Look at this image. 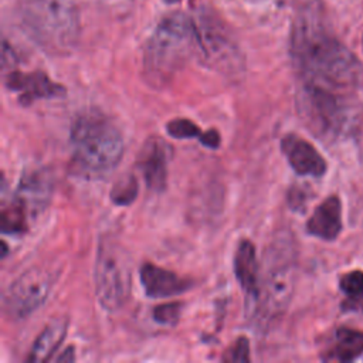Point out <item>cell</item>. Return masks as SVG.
Returning <instances> with one entry per match:
<instances>
[{
    "label": "cell",
    "instance_id": "cell-6",
    "mask_svg": "<svg viewBox=\"0 0 363 363\" xmlns=\"http://www.w3.org/2000/svg\"><path fill=\"white\" fill-rule=\"evenodd\" d=\"M259 284L258 319L269 323L286 309L295 285L294 257L285 242L269 248L265 272Z\"/></svg>",
    "mask_w": 363,
    "mask_h": 363
},
{
    "label": "cell",
    "instance_id": "cell-8",
    "mask_svg": "<svg viewBox=\"0 0 363 363\" xmlns=\"http://www.w3.org/2000/svg\"><path fill=\"white\" fill-rule=\"evenodd\" d=\"M197 35V58L223 74H237L244 68V57L225 24L207 10L193 16Z\"/></svg>",
    "mask_w": 363,
    "mask_h": 363
},
{
    "label": "cell",
    "instance_id": "cell-7",
    "mask_svg": "<svg viewBox=\"0 0 363 363\" xmlns=\"http://www.w3.org/2000/svg\"><path fill=\"white\" fill-rule=\"evenodd\" d=\"M130 262L122 247L111 240H101L94 268L95 292L108 312L121 309L130 294Z\"/></svg>",
    "mask_w": 363,
    "mask_h": 363
},
{
    "label": "cell",
    "instance_id": "cell-25",
    "mask_svg": "<svg viewBox=\"0 0 363 363\" xmlns=\"http://www.w3.org/2000/svg\"><path fill=\"white\" fill-rule=\"evenodd\" d=\"M75 357H74V347H69V349H67L62 354H60L58 357H57V360L58 362H72Z\"/></svg>",
    "mask_w": 363,
    "mask_h": 363
},
{
    "label": "cell",
    "instance_id": "cell-16",
    "mask_svg": "<svg viewBox=\"0 0 363 363\" xmlns=\"http://www.w3.org/2000/svg\"><path fill=\"white\" fill-rule=\"evenodd\" d=\"M234 274L247 296L255 298L259 291V265L255 245L250 240H241L234 254Z\"/></svg>",
    "mask_w": 363,
    "mask_h": 363
},
{
    "label": "cell",
    "instance_id": "cell-22",
    "mask_svg": "<svg viewBox=\"0 0 363 363\" xmlns=\"http://www.w3.org/2000/svg\"><path fill=\"white\" fill-rule=\"evenodd\" d=\"M223 360L227 362H248L250 360V342L245 336H240L225 350Z\"/></svg>",
    "mask_w": 363,
    "mask_h": 363
},
{
    "label": "cell",
    "instance_id": "cell-27",
    "mask_svg": "<svg viewBox=\"0 0 363 363\" xmlns=\"http://www.w3.org/2000/svg\"><path fill=\"white\" fill-rule=\"evenodd\" d=\"M291 1H296V0H291Z\"/></svg>",
    "mask_w": 363,
    "mask_h": 363
},
{
    "label": "cell",
    "instance_id": "cell-18",
    "mask_svg": "<svg viewBox=\"0 0 363 363\" xmlns=\"http://www.w3.org/2000/svg\"><path fill=\"white\" fill-rule=\"evenodd\" d=\"M363 353V332L340 328L336 332V343L330 350V357L349 362Z\"/></svg>",
    "mask_w": 363,
    "mask_h": 363
},
{
    "label": "cell",
    "instance_id": "cell-4",
    "mask_svg": "<svg viewBox=\"0 0 363 363\" xmlns=\"http://www.w3.org/2000/svg\"><path fill=\"white\" fill-rule=\"evenodd\" d=\"M20 18L30 37L47 52H69L79 35L75 0H18Z\"/></svg>",
    "mask_w": 363,
    "mask_h": 363
},
{
    "label": "cell",
    "instance_id": "cell-17",
    "mask_svg": "<svg viewBox=\"0 0 363 363\" xmlns=\"http://www.w3.org/2000/svg\"><path fill=\"white\" fill-rule=\"evenodd\" d=\"M68 330V319L67 318H54L50 320L41 333L35 337L28 356L27 362L37 363L50 360L51 356L57 352L61 342L64 340Z\"/></svg>",
    "mask_w": 363,
    "mask_h": 363
},
{
    "label": "cell",
    "instance_id": "cell-15",
    "mask_svg": "<svg viewBox=\"0 0 363 363\" xmlns=\"http://www.w3.org/2000/svg\"><path fill=\"white\" fill-rule=\"evenodd\" d=\"M308 234L320 240H335L342 231V203L337 196L326 197L306 221Z\"/></svg>",
    "mask_w": 363,
    "mask_h": 363
},
{
    "label": "cell",
    "instance_id": "cell-12",
    "mask_svg": "<svg viewBox=\"0 0 363 363\" xmlns=\"http://www.w3.org/2000/svg\"><path fill=\"white\" fill-rule=\"evenodd\" d=\"M281 150L289 166L299 176L320 177L326 172L323 156L306 139L289 133L281 139Z\"/></svg>",
    "mask_w": 363,
    "mask_h": 363
},
{
    "label": "cell",
    "instance_id": "cell-1",
    "mask_svg": "<svg viewBox=\"0 0 363 363\" xmlns=\"http://www.w3.org/2000/svg\"><path fill=\"white\" fill-rule=\"evenodd\" d=\"M291 55L303 82L339 92L363 85V64L309 11L292 26Z\"/></svg>",
    "mask_w": 363,
    "mask_h": 363
},
{
    "label": "cell",
    "instance_id": "cell-2",
    "mask_svg": "<svg viewBox=\"0 0 363 363\" xmlns=\"http://www.w3.org/2000/svg\"><path fill=\"white\" fill-rule=\"evenodd\" d=\"M197 57V35L193 16L176 11L166 16L149 37L143 52L146 81L162 88Z\"/></svg>",
    "mask_w": 363,
    "mask_h": 363
},
{
    "label": "cell",
    "instance_id": "cell-5",
    "mask_svg": "<svg viewBox=\"0 0 363 363\" xmlns=\"http://www.w3.org/2000/svg\"><path fill=\"white\" fill-rule=\"evenodd\" d=\"M296 101L299 115L319 138H336L353 123L354 109L345 92L303 82Z\"/></svg>",
    "mask_w": 363,
    "mask_h": 363
},
{
    "label": "cell",
    "instance_id": "cell-14",
    "mask_svg": "<svg viewBox=\"0 0 363 363\" xmlns=\"http://www.w3.org/2000/svg\"><path fill=\"white\" fill-rule=\"evenodd\" d=\"M52 180L47 170L34 169L27 170L14 191L13 199L20 203L31 217L47 207V203L51 197Z\"/></svg>",
    "mask_w": 363,
    "mask_h": 363
},
{
    "label": "cell",
    "instance_id": "cell-20",
    "mask_svg": "<svg viewBox=\"0 0 363 363\" xmlns=\"http://www.w3.org/2000/svg\"><path fill=\"white\" fill-rule=\"evenodd\" d=\"M166 132L174 138V139H199L200 143H204L207 130L203 132L193 121L186 119V118H176L167 122L166 125Z\"/></svg>",
    "mask_w": 363,
    "mask_h": 363
},
{
    "label": "cell",
    "instance_id": "cell-3",
    "mask_svg": "<svg viewBox=\"0 0 363 363\" xmlns=\"http://www.w3.org/2000/svg\"><path fill=\"white\" fill-rule=\"evenodd\" d=\"M69 142L74 163L88 174H102L116 167L125 149L119 129L105 115L95 111L75 118Z\"/></svg>",
    "mask_w": 363,
    "mask_h": 363
},
{
    "label": "cell",
    "instance_id": "cell-19",
    "mask_svg": "<svg viewBox=\"0 0 363 363\" xmlns=\"http://www.w3.org/2000/svg\"><path fill=\"white\" fill-rule=\"evenodd\" d=\"M138 196V180L133 174L122 176L111 190V200L116 206H129Z\"/></svg>",
    "mask_w": 363,
    "mask_h": 363
},
{
    "label": "cell",
    "instance_id": "cell-11",
    "mask_svg": "<svg viewBox=\"0 0 363 363\" xmlns=\"http://www.w3.org/2000/svg\"><path fill=\"white\" fill-rule=\"evenodd\" d=\"M169 159L170 147L162 138L150 136L145 140L139 150L136 164L149 190L160 193L166 189Z\"/></svg>",
    "mask_w": 363,
    "mask_h": 363
},
{
    "label": "cell",
    "instance_id": "cell-21",
    "mask_svg": "<svg viewBox=\"0 0 363 363\" xmlns=\"http://www.w3.org/2000/svg\"><path fill=\"white\" fill-rule=\"evenodd\" d=\"M180 312H182V303L179 302L163 303L153 309V319L160 325L173 326L179 322Z\"/></svg>",
    "mask_w": 363,
    "mask_h": 363
},
{
    "label": "cell",
    "instance_id": "cell-13",
    "mask_svg": "<svg viewBox=\"0 0 363 363\" xmlns=\"http://www.w3.org/2000/svg\"><path fill=\"white\" fill-rule=\"evenodd\" d=\"M142 289L149 298H169L189 291L193 281L164 269L152 262H145L139 269Z\"/></svg>",
    "mask_w": 363,
    "mask_h": 363
},
{
    "label": "cell",
    "instance_id": "cell-24",
    "mask_svg": "<svg viewBox=\"0 0 363 363\" xmlns=\"http://www.w3.org/2000/svg\"><path fill=\"white\" fill-rule=\"evenodd\" d=\"M305 193L302 190H298V189H294L289 191V206L294 208V210H301L303 206H305Z\"/></svg>",
    "mask_w": 363,
    "mask_h": 363
},
{
    "label": "cell",
    "instance_id": "cell-23",
    "mask_svg": "<svg viewBox=\"0 0 363 363\" xmlns=\"http://www.w3.org/2000/svg\"><path fill=\"white\" fill-rule=\"evenodd\" d=\"M340 289L350 298L363 295V271H352L343 275L340 278Z\"/></svg>",
    "mask_w": 363,
    "mask_h": 363
},
{
    "label": "cell",
    "instance_id": "cell-10",
    "mask_svg": "<svg viewBox=\"0 0 363 363\" xmlns=\"http://www.w3.org/2000/svg\"><path fill=\"white\" fill-rule=\"evenodd\" d=\"M6 86L9 91L17 94L18 102L24 106L38 99L62 98L67 95L65 86L54 82L43 71H10L6 77Z\"/></svg>",
    "mask_w": 363,
    "mask_h": 363
},
{
    "label": "cell",
    "instance_id": "cell-9",
    "mask_svg": "<svg viewBox=\"0 0 363 363\" xmlns=\"http://www.w3.org/2000/svg\"><path fill=\"white\" fill-rule=\"evenodd\" d=\"M55 274L45 267H33L16 278L4 294V311L11 319H26L47 299Z\"/></svg>",
    "mask_w": 363,
    "mask_h": 363
},
{
    "label": "cell",
    "instance_id": "cell-26",
    "mask_svg": "<svg viewBox=\"0 0 363 363\" xmlns=\"http://www.w3.org/2000/svg\"><path fill=\"white\" fill-rule=\"evenodd\" d=\"M166 4H174V3H179L180 0H163Z\"/></svg>",
    "mask_w": 363,
    "mask_h": 363
}]
</instances>
